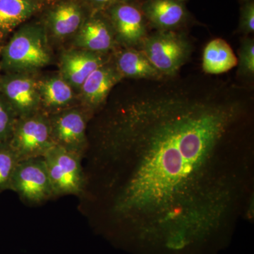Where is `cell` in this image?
<instances>
[{
	"instance_id": "cell-3",
	"label": "cell",
	"mask_w": 254,
	"mask_h": 254,
	"mask_svg": "<svg viewBox=\"0 0 254 254\" xmlns=\"http://www.w3.org/2000/svg\"><path fill=\"white\" fill-rule=\"evenodd\" d=\"M141 50L165 77L178 74L191 55V43L182 30L156 31L145 37Z\"/></svg>"
},
{
	"instance_id": "cell-20",
	"label": "cell",
	"mask_w": 254,
	"mask_h": 254,
	"mask_svg": "<svg viewBox=\"0 0 254 254\" xmlns=\"http://www.w3.org/2000/svg\"><path fill=\"white\" fill-rule=\"evenodd\" d=\"M18 162L9 141L0 143V193L9 190L11 178Z\"/></svg>"
},
{
	"instance_id": "cell-14",
	"label": "cell",
	"mask_w": 254,
	"mask_h": 254,
	"mask_svg": "<svg viewBox=\"0 0 254 254\" xmlns=\"http://www.w3.org/2000/svg\"><path fill=\"white\" fill-rule=\"evenodd\" d=\"M107 55L78 48L68 50L60 58V75L75 91H78L93 71L110 62Z\"/></svg>"
},
{
	"instance_id": "cell-24",
	"label": "cell",
	"mask_w": 254,
	"mask_h": 254,
	"mask_svg": "<svg viewBox=\"0 0 254 254\" xmlns=\"http://www.w3.org/2000/svg\"><path fill=\"white\" fill-rule=\"evenodd\" d=\"M239 1H240V4H242V3L247 2V1H254V0H239Z\"/></svg>"
},
{
	"instance_id": "cell-2",
	"label": "cell",
	"mask_w": 254,
	"mask_h": 254,
	"mask_svg": "<svg viewBox=\"0 0 254 254\" xmlns=\"http://www.w3.org/2000/svg\"><path fill=\"white\" fill-rule=\"evenodd\" d=\"M0 69L4 73H35L48 66L52 53L44 25H21L0 50Z\"/></svg>"
},
{
	"instance_id": "cell-15",
	"label": "cell",
	"mask_w": 254,
	"mask_h": 254,
	"mask_svg": "<svg viewBox=\"0 0 254 254\" xmlns=\"http://www.w3.org/2000/svg\"><path fill=\"white\" fill-rule=\"evenodd\" d=\"M41 110L48 115L76 106V96L72 87L60 75L38 79Z\"/></svg>"
},
{
	"instance_id": "cell-8",
	"label": "cell",
	"mask_w": 254,
	"mask_h": 254,
	"mask_svg": "<svg viewBox=\"0 0 254 254\" xmlns=\"http://www.w3.org/2000/svg\"><path fill=\"white\" fill-rule=\"evenodd\" d=\"M140 1L118 3L103 11L111 24L117 43L124 48L140 46L148 34L149 25Z\"/></svg>"
},
{
	"instance_id": "cell-7",
	"label": "cell",
	"mask_w": 254,
	"mask_h": 254,
	"mask_svg": "<svg viewBox=\"0 0 254 254\" xmlns=\"http://www.w3.org/2000/svg\"><path fill=\"white\" fill-rule=\"evenodd\" d=\"M90 114L81 105L48 115L55 145L83 158L88 148L87 123Z\"/></svg>"
},
{
	"instance_id": "cell-1",
	"label": "cell",
	"mask_w": 254,
	"mask_h": 254,
	"mask_svg": "<svg viewBox=\"0 0 254 254\" xmlns=\"http://www.w3.org/2000/svg\"><path fill=\"white\" fill-rule=\"evenodd\" d=\"M141 81L97 123L100 216L135 254H215L254 219L252 90L195 75Z\"/></svg>"
},
{
	"instance_id": "cell-26",
	"label": "cell",
	"mask_w": 254,
	"mask_h": 254,
	"mask_svg": "<svg viewBox=\"0 0 254 254\" xmlns=\"http://www.w3.org/2000/svg\"><path fill=\"white\" fill-rule=\"evenodd\" d=\"M0 50H1V49H0Z\"/></svg>"
},
{
	"instance_id": "cell-25",
	"label": "cell",
	"mask_w": 254,
	"mask_h": 254,
	"mask_svg": "<svg viewBox=\"0 0 254 254\" xmlns=\"http://www.w3.org/2000/svg\"><path fill=\"white\" fill-rule=\"evenodd\" d=\"M177 1H182V2H185V1H187V0H177Z\"/></svg>"
},
{
	"instance_id": "cell-10",
	"label": "cell",
	"mask_w": 254,
	"mask_h": 254,
	"mask_svg": "<svg viewBox=\"0 0 254 254\" xmlns=\"http://www.w3.org/2000/svg\"><path fill=\"white\" fill-rule=\"evenodd\" d=\"M123 79L114 63L108 62L95 69L78 90L82 108L90 114L103 108L110 92Z\"/></svg>"
},
{
	"instance_id": "cell-6",
	"label": "cell",
	"mask_w": 254,
	"mask_h": 254,
	"mask_svg": "<svg viewBox=\"0 0 254 254\" xmlns=\"http://www.w3.org/2000/svg\"><path fill=\"white\" fill-rule=\"evenodd\" d=\"M9 190L16 192L28 204H40L54 198L43 157L18 162Z\"/></svg>"
},
{
	"instance_id": "cell-19",
	"label": "cell",
	"mask_w": 254,
	"mask_h": 254,
	"mask_svg": "<svg viewBox=\"0 0 254 254\" xmlns=\"http://www.w3.org/2000/svg\"><path fill=\"white\" fill-rule=\"evenodd\" d=\"M237 76L241 79L252 81L254 76V40L251 36H243L241 40L237 60Z\"/></svg>"
},
{
	"instance_id": "cell-23",
	"label": "cell",
	"mask_w": 254,
	"mask_h": 254,
	"mask_svg": "<svg viewBox=\"0 0 254 254\" xmlns=\"http://www.w3.org/2000/svg\"><path fill=\"white\" fill-rule=\"evenodd\" d=\"M137 1V0H82V4L91 11V14L103 12L113 5L125 1Z\"/></svg>"
},
{
	"instance_id": "cell-11",
	"label": "cell",
	"mask_w": 254,
	"mask_h": 254,
	"mask_svg": "<svg viewBox=\"0 0 254 254\" xmlns=\"http://www.w3.org/2000/svg\"><path fill=\"white\" fill-rule=\"evenodd\" d=\"M140 4L148 25L156 31L182 30L194 22L185 2L177 0H141Z\"/></svg>"
},
{
	"instance_id": "cell-13",
	"label": "cell",
	"mask_w": 254,
	"mask_h": 254,
	"mask_svg": "<svg viewBox=\"0 0 254 254\" xmlns=\"http://www.w3.org/2000/svg\"><path fill=\"white\" fill-rule=\"evenodd\" d=\"M86 10L76 0H66L53 6L43 24L48 37L60 41L74 36L87 18Z\"/></svg>"
},
{
	"instance_id": "cell-22",
	"label": "cell",
	"mask_w": 254,
	"mask_h": 254,
	"mask_svg": "<svg viewBox=\"0 0 254 254\" xmlns=\"http://www.w3.org/2000/svg\"><path fill=\"white\" fill-rule=\"evenodd\" d=\"M254 31V1L241 4L240 20L237 32L243 36L253 34Z\"/></svg>"
},
{
	"instance_id": "cell-18",
	"label": "cell",
	"mask_w": 254,
	"mask_h": 254,
	"mask_svg": "<svg viewBox=\"0 0 254 254\" xmlns=\"http://www.w3.org/2000/svg\"><path fill=\"white\" fill-rule=\"evenodd\" d=\"M237 60L238 58L227 41L222 38H215L205 47L202 68L205 74H221L236 67Z\"/></svg>"
},
{
	"instance_id": "cell-21",
	"label": "cell",
	"mask_w": 254,
	"mask_h": 254,
	"mask_svg": "<svg viewBox=\"0 0 254 254\" xmlns=\"http://www.w3.org/2000/svg\"><path fill=\"white\" fill-rule=\"evenodd\" d=\"M17 118L14 110L0 93V143L9 141Z\"/></svg>"
},
{
	"instance_id": "cell-9",
	"label": "cell",
	"mask_w": 254,
	"mask_h": 254,
	"mask_svg": "<svg viewBox=\"0 0 254 254\" xmlns=\"http://www.w3.org/2000/svg\"><path fill=\"white\" fill-rule=\"evenodd\" d=\"M38 79L35 73H4L0 75V93L18 118L41 110Z\"/></svg>"
},
{
	"instance_id": "cell-17",
	"label": "cell",
	"mask_w": 254,
	"mask_h": 254,
	"mask_svg": "<svg viewBox=\"0 0 254 254\" xmlns=\"http://www.w3.org/2000/svg\"><path fill=\"white\" fill-rule=\"evenodd\" d=\"M41 6L38 0H0V40L24 24Z\"/></svg>"
},
{
	"instance_id": "cell-5",
	"label": "cell",
	"mask_w": 254,
	"mask_h": 254,
	"mask_svg": "<svg viewBox=\"0 0 254 254\" xmlns=\"http://www.w3.org/2000/svg\"><path fill=\"white\" fill-rule=\"evenodd\" d=\"M53 190V196L80 195L86 187L81 158L55 145L43 156Z\"/></svg>"
},
{
	"instance_id": "cell-12",
	"label": "cell",
	"mask_w": 254,
	"mask_h": 254,
	"mask_svg": "<svg viewBox=\"0 0 254 254\" xmlns=\"http://www.w3.org/2000/svg\"><path fill=\"white\" fill-rule=\"evenodd\" d=\"M75 48L108 55L118 43L109 20L103 12L93 13L86 18L73 36Z\"/></svg>"
},
{
	"instance_id": "cell-16",
	"label": "cell",
	"mask_w": 254,
	"mask_h": 254,
	"mask_svg": "<svg viewBox=\"0 0 254 254\" xmlns=\"http://www.w3.org/2000/svg\"><path fill=\"white\" fill-rule=\"evenodd\" d=\"M115 58L114 64L123 78L158 80L165 77L152 64L141 50L124 48L115 54Z\"/></svg>"
},
{
	"instance_id": "cell-27",
	"label": "cell",
	"mask_w": 254,
	"mask_h": 254,
	"mask_svg": "<svg viewBox=\"0 0 254 254\" xmlns=\"http://www.w3.org/2000/svg\"><path fill=\"white\" fill-rule=\"evenodd\" d=\"M0 70H1V69H0Z\"/></svg>"
},
{
	"instance_id": "cell-4",
	"label": "cell",
	"mask_w": 254,
	"mask_h": 254,
	"mask_svg": "<svg viewBox=\"0 0 254 254\" xmlns=\"http://www.w3.org/2000/svg\"><path fill=\"white\" fill-rule=\"evenodd\" d=\"M9 143L19 161L44 156L55 145L49 116L39 110L17 118Z\"/></svg>"
}]
</instances>
